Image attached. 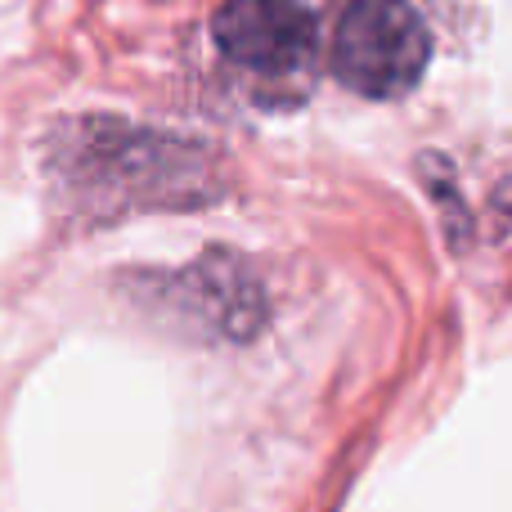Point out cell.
<instances>
[{
    "instance_id": "1",
    "label": "cell",
    "mask_w": 512,
    "mask_h": 512,
    "mask_svg": "<svg viewBox=\"0 0 512 512\" xmlns=\"http://www.w3.org/2000/svg\"><path fill=\"white\" fill-rule=\"evenodd\" d=\"M432 59V32L409 0H351L333 27V72L369 99L414 90Z\"/></svg>"
},
{
    "instance_id": "2",
    "label": "cell",
    "mask_w": 512,
    "mask_h": 512,
    "mask_svg": "<svg viewBox=\"0 0 512 512\" xmlns=\"http://www.w3.org/2000/svg\"><path fill=\"white\" fill-rule=\"evenodd\" d=\"M212 36L234 68L261 81H283L310 68L319 27L301 0H225L212 18Z\"/></svg>"
}]
</instances>
